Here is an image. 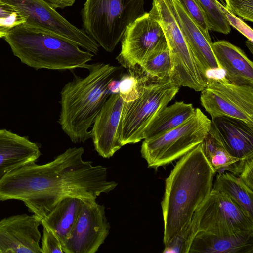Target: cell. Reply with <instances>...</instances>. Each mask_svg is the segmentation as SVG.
Returning <instances> with one entry per match:
<instances>
[{"instance_id": "3", "label": "cell", "mask_w": 253, "mask_h": 253, "mask_svg": "<svg viewBox=\"0 0 253 253\" xmlns=\"http://www.w3.org/2000/svg\"><path fill=\"white\" fill-rule=\"evenodd\" d=\"M13 54L36 70L86 69L93 54L39 27L23 23L4 37Z\"/></svg>"}, {"instance_id": "5", "label": "cell", "mask_w": 253, "mask_h": 253, "mask_svg": "<svg viewBox=\"0 0 253 253\" xmlns=\"http://www.w3.org/2000/svg\"><path fill=\"white\" fill-rule=\"evenodd\" d=\"M180 87L170 77L157 78L142 72L138 97L124 102L118 130L121 145L143 140L146 128L173 99Z\"/></svg>"}, {"instance_id": "15", "label": "cell", "mask_w": 253, "mask_h": 253, "mask_svg": "<svg viewBox=\"0 0 253 253\" xmlns=\"http://www.w3.org/2000/svg\"><path fill=\"white\" fill-rule=\"evenodd\" d=\"M209 133L232 156L253 158V125L233 117H215L211 118Z\"/></svg>"}, {"instance_id": "22", "label": "cell", "mask_w": 253, "mask_h": 253, "mask_svg": "<svg viewBox=\"0 0 253 253\" xmlns=\"http://www.w3.org/2000/svg\"><path fill=\"white\" fill-rule=\"evenodd\" d=\"M214 190L227 195L253 218V191L238 177L229 172L216 176Z\"/></svg>"}, {"instance_id": "20", "label": "cell", "mask_w": 253, "mask_h": 253, "mask_svg": "<svg viewBox=\"0 0 253 253\" xmlns=\"http://www.w3.org/2000/svg\"><path fill=\"white\" fill-rule=\"evenodd\" d=\"M82 202V199L76 197L63 198L41 221L42 226L47 227L54 233L62 246L71 234L78 218Z\"/></svg>"}, {"instance_id": "9", "label": "cell", "mask_w": 253, "mask_h": 253, "mask_svg": "<svg viewBox=\"0 0 253 253\" xmlns=\"http://www.w3.org/2000/svg\"><path fill=\"white\" fill-rule=\"evenodd\" d=\"M202 106L211 118L228 116L253 125V86L237 85L224 75L208 77L201 91Z\"/></svg>"}, {"instance_id": "29", "label": "cell", "mask_w": 253, "mask_h": 253, "mask_svg": "<svg viewBox=\"0 0 253 253\" xmlns=\"http://www.w3.org/2000/svg\"><path fill=\"white\" fill-rule=\"evenodd\" d=\"M226 6L235 15L253 22V0H225Z\"/></svg>"}, {"instance_id": "17", "label": "cell", "mask_w": 253, "mask_h": 253, "mask_svg": "<svg viewBox=\"0 0 253 253\" xmlns=\"http://www.w3.org/2000/svg\"><path fill=\"white\" fill-rule=\"evenodd\" d=\"M211 46L228 82L237 85L253 86V64L242 49L224 40L212 42Z\"/></svg>"}, {"instance_id": "18", "label": "cell", "mask_w": 253, "mask_h": 253, "mask_svg": "<svg viewBox=\"0 0 253 253\" xmlns=\"http://www.w3.org/2000/svg\"><path fill=\"white\" fill-rule=\"evenodd\" d=\"M41 154L37 143L6 129H0V180L19 167L36 161Z\"/></svg>"}, {"instance_id": "6", "label": "cell", "mask_w": 253, "mask_h": 253, "mask_svg": "<svg viewBox=\"0 0 253 253\" xmlns=\"http://www.w3.org/2000/svg\"><path fill=\"white\" fill-rule=\"evenodd\" d=\"M145 13L144 0H86L82 18L85 32L111 52L126 28Z\"/></svg>"}, {"instance_id": "2", "label": "cell", "mask_w": 253, "mask_h": 253, "mask_svg": "<svg viewBox=\"0 0 253 253\" xmlns=\"http://www.w3.org/2000/svg\"><path fill=\"white\" fill-rule=\"evenodd\" d=\"M120 68L103 63L88 64L86 76H75L63 87L59 123L73 142L91 138L89 129L111 95L108 84Z\"/></svg>"}, {"instance_id": "1", "label": "cell", "mask_w": 253, "mask_h": 253, "mask_svg": "<svg viewBox=\"0 0 253 253\" xmlns=\"http://www.w3.org/2000/svg\"><path fill=\"white\" fill-rule=\"evenodd\" d=\"M214 173L204 154L202 143L176 163L166 179L161 202L165 246L190 223L211 193Z\"/></svg>"}, {"instance_id": "30", "label": "cell", "mask_w": 253, "mask_h": 253, "mask_svg": "<svg viewBox=\"0 0 253 253\" xmlns=\"http://www.w3.org/2000/svg\"><path fill=\"white\" fill-rule=\"evenodd\" d=\"M218 5L230 26H233L246 37L248 40L253 42V31L252 29L242 20L237 17L226 6L219 2Z\"/></svg>"}, {"instance_id": "24", "label": "cell", "mask_w": 253, "mask_h": 253, "mask_svg": "<svg viewBox=\"0 0 253 253\" xmlns=\"http://www.w3.org/2000/svg\"><path fill=\"white\" fill-rule=\"evenodd\" d=\"M146 75L162 79L170 77L172 65L166 39L162 41L138 66Z\"/></svg>"}, {"instance_id": "32", "label": "cell", "mask_w": 253, "mask_h": 253, "mask_svg": "<svg viewBox=\"0 0 253 253\" xmlns=\"http://www.w3.org/2000/svg\"><path fill=\"white\" fill-rule=\"evenodd\" d=\"M237 177L253 190V158L245 160L242 168Z\"/></svg>"}, {"instance_id": "26", "label": "cell", "mask_w": 253, "mask_h": 253, "mask_svg": "<svg viewBox=\"0 0 253 253\" xmlns=\"http://www.w3.org/2000/svg\"><path fill=\"white\" fill-rule=\"evenodd\" d=\"M129 74L124 75L119 83V94L124 102L132 101L139 94L142 71L138 66L129 70Z\"/></svg>"}, {"instance_id": "33", "label": "cell", "mask_w": 253, "mask_h": 253, "mask_svg": "<svg viewBox=\"0 0 253 253\" xmlns=\"http://www.w3.org/2000/svg\"><path fill=\"white\" fill-rule=\"evenodd\" d=\"M55 9L72 6L76 0H43Z\"/></svg>"}, {"instance_id": "23", "label": "cell", "mask_w": 253, "mask_h": 253, "mask_svg": "<svg viewBox=\"0 0 253 253\" xmlns=\"http://www.w3.org/2000/svg\"><path fill=\"white\" fill-rule=\"evenodd\" d=\"M202 145L204 154L215 173L228 171L236 176L238 175L243 160L229 154L209 132Z\"/></svg>"}, {"instance_id": "31", "label": "cell", "mask_w": 253, "mask_h": 253, "mask_svg": "<svg viewBox=\"0 0 253 253\" xmlns=\"http://www.w3.org/2000/svg\"><path fill=\"white\" fill-rule=\"evenodd\" d=\"M43 227L41 247L42 253H63L61 242L56 236L47 227L43 226Z\"/></svg>"}, {"instance_id": "8", "label": "cell", "mask_w": 253, "mask_h": 253, "mask_svg": "<svg viewBox=\"0 0 253 253\" xmlns=\"http://www.w3.org/2000/svg\"><path fill=\"white\" fill-rule=\"evenodd\" d=\"M211 124V120L196 108L194 115L183 124L143 139L140 152L148 167L157 169L183 156L203 141Z\"/></svg>"}, {"instance_id": "12", "label": "cell", "mask_w": 253, "mask_h": 253, "mask_svg": "<svg viewBox=\"0 0 253 253\" xmlns=\"http://www.w3.org/2000/svg\"><path fill=\"white\" fill-rule=\"evenodd\" d=\"M165 39L160 24L149 12L145 13L126 28L116 60L128 70L139 66L147 55Z\"/></svg>"}, {"instance_id": "10", "label": "cell", "mask_w": 253, "mask_h": 253, "mask_svg": "<svg viewBox=\"0 0 253 253\" xmlns=\"http://www.w3.org/2000/svg\"><path fill=\"white\" fill-rule=\"evenodd\" d=\"M26 17V24L39 27L94 54L98 44L86 32L69 22L43 0H1Z\"/></svg>"}, {"instance_id": "16", "label": "cell", "mask_w": 253, "mask_h": 253, "mask_svg": "<svg viewBox=\"0 0 253 253\" xmlns=\"http://www.w3.org/2000/svg\"><path fill=\"white\" fill-rule=\"evenodd\" d=\"M179 23L185 39L203 75L208 78L209 73L221 70L209 41L176 0H172Z\"/></svg>"}, {"instance_id": "13", "label": "cell", "mask_w": 253, "mask_h": 253, "mask_svg": "<svg viewBox=\"0 0 253 253\" xmlns=\"http://www.w3.org/2000/svg\"><path fill=\"white\" fill-rule=\"evenodd\" d=\"M40 219L35 214H19L0 220V253H42Z\"/></svg>"}, {"instance_id": "34", "label": "cell", "mask_w": 253, "mask_h": 253, "mask_svg": "<svg viewBox=\"0 0 253 253\" xmlns=\"http://www.w3.org/2000/svg\"><path fill=\"white\" fill-rule=\"evenodd\" d=\"M119 81H116L114 79L112 80L108 84V89L110 93L111 94H117L119 92Z\"/></svg>"}, {"instance_id": "27", "label": "cell", "mask_w": 253, "mask_h": 253, "mask_svg": "<svg viewBox=\"0 0 253 253\" xmlns=\"http://www.w3.org/2000/svg\"><path fill=\"white\" fill-rule=\"evenodd\" d=\"M26 19L14 6L0 0V38H4L15 26L26 23Z\"/></svg>"}, {"instance_id": "25", "label": "cell", "mask_w": 253, "mask_h": 253, "mask_svg": "<svg viewBox=\"0 0 253 253\" xmlns=\"http://www.w3.org/2000/svg\"><path fill=\"white\" fill-rule=\"evenodd\" d=\"M203 10L210 30L224 34L231 31V26L220 9L217 0H196Z\"/></svg>"}, {"instance_id": "11", "label": "cell", "mask_w": 253, "mask_h": 253, "mask_svg": "<svg viewBox=\"0 0 253 253\" xmlns=\"http://www.w3.org/2000/svg\"><path fill=\"white\" fill-rule=\"evenodd\" d=\"M110 228L105 207L96 200H82L76 223L62 246L64 253H95L104 243Z\"/></svg>"}, {"instance_id": "19", "label": "cell", "mask_w": 253, "mask_h": 253, "mask_svg": "<svg viewBox=\"0 0 253 253\" xmlns=\"http://www.w3.org/2000/svg\"><path fill=\"white\" fill-rule=\"evenodd\" d=\"M253 234L218 235L200 231L188 253H253Z\"/></svg>"}, {"instance_id": "7", "label": "cell", "mask_w": 253, "mask_h": 253, "mask_svg": "<svg viewBox=\"0 0 253 253\" xmlns=\"http://www.w3.org/2000/svg\"><path fill=\"white\" fill-rule=\"evenodd\" d=\"M149 13L163 30L171 58L170 77L180 86L201 91L208 79L198 67L179 23L172 0H153Z\"/></svg>"}, {"instance_id": "21", "label": "cell", "mask_w": 253, "mask_h": 253, "mask_svg": "<svg viewBox=\"0 0 253 253\" xmlns=\"http://www.w3.org/2000/svg\"><path fill=\"white\" fill-rule=\"evenodd\" d=\"M195 111L192 104L182 101L167 106L146 128L143 140L158 136L183 124L194 115Z\"/></svg>"}, {"instance_id": "35", "label": "cell", "mask_w": 253, "mask_h": 253, "mask_svg": "<svg viewBox=\"0 0 253 253\" xmlns=\"http://www.w3.org/2000/svg\"></svg>"}, {"instance_id": "4", "label": "cell", "mask_w": 253, "mask_h": 253, "mask_svg": "<svg viewBox=\"0 0 253 253\" xmlns=\"http://www.w3.org/2000/svg\"><path fill=\"white\" fill-rule=\"evenodd\" d=\"M202 231L218 235L253 234V218L226 194L211 190L190 223L170 242L177 253H188L193 239Z\"/></svg>"}, {"instance_id": "28", "label": "cell", "mask_w": 253, "mask_h": 253, "mask_svg": "<svg viewBox=\"0 0 253 253\" xmlns=\"http://www.w3.org/2000/svg\"><path fill=\"white\" fill-rule=\"evenodd\" d=\"M191 20L199 27L205 37L212 42L205 15L196 0H176Z\"/></svg>"}, {"instance_id": "14", "label": "cell", "mask_w": 253, "mask_h": 253, "mask_svg": "<svg viewBox=\"0 0 253 253\" xmlns=\"http://www.w3.org/2000/svg\"><path fill=\"white\" fill-rule=\"evenodd\" d=\"M124 101L119 93L111 94L97 115L91 130L95 150L105 158L113 156L122 146L118 134Z\"/></svg>"}]
</instances>
